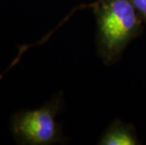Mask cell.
Listing matches in <instances>:
<instances>
[{"instance_id":"1","label":"cell","mask_w":146,"mask_h":145,"mask_svg":"<svg viewBox=\"0 0 146 145\" xmlns=\"http://www.w3.org/2000/svg\"><path fill=\"white\" fill-rule=\"evenodd\" d=\"M94 12L97 54L106 65H112L127 45L141 36L144 23L129 0H99Z\"/></svg>"},{"instance_id":"4","label":"cell","mask_w":146,"mask_h":145,"mask_svg":"<svg viewBox=\"0 0 146 145\" xmlns=\"http://www.w3.org/2000/svg\"><path fill=\"white\" fill-rule=\"evenodd\" d=\"M146 24V0H129Z\"/></svg>"},{"instance_id":"2","label":"cell","mask_w":146,"mask_h":145,"mask_svg":"<svg viewBox=\"0 0 146 145\" xmlns=\"http://www.w3.org/2000/svg\"><path fill=\"white\" fill-rule=\"evenodd\" d=\"M60 104V96L58 95L41 107L15 113L11 121V130L16 142L26 145L61 142L63 135L57 122Z\"/></svg>"},{"instance_id":"3","label":"cell","mask_w":146,"mask_h":145,"mask_svg":"<svg viewBox=\"0 0 146 145\" xmlns=\"http://www.w3.org/2000/svg\"><path fill=\"white\" fill-rule=\"evenodd\" d=\"M100 145H138L141 144L135 126L116 119L108 126L98 140Z\"/></svg>"}]
</instances>
